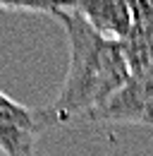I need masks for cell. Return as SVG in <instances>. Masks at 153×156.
<instances>
[{
    "label": "cell",
    "mask_w": 153,
    "mask_h": 156,
    "mask_svg": "<svg viewBox=\"0 0 153 156\" xmlns=\"http://www.w3.org/2000/svg\"><path fill=\"white\" fill-rule=\"evenodd\" d=\"M60 10L74 12L98 34L124 41L132 27L129 0H60Z\"/></svg>",
    "instance_id": "obj_4"
},
{
    "label": "cell",
    "mask_w": 153,
    "mask_h": 156,
    "mask_svg": "<svg viewBox=\"0 0 153 156\" xmlns=\"http://www.w3.org/2000/svg\"><path fill=\"white\" fill-rule=\"evenodd\" d=\"M55 20L65 27L70 41V62L60 94L48 113L53 122L60 125L74 118L89 120L91 113L124 87V82L132 77V67L122 41L98 34L79 15L67 10H60Z\"/></svg>",
    "instance_id": "obj_1"
},
{
    "label": "cell",
    "mask_w": 153,
    "mask_h": 156,
    "mask_svg": "<svg viewBox=\"0 0 153 156\" xmlns=\"http://www.w3.org/2000/svg\"><path fill=\"white\" fill-rule=\"evenodd\" d=\"M93 122H134L153 127V65L132 72L124 87L105 101L96 113L89 115Z\"/></svg>",
    "instance_id": "obj_3"
},
{
    "label": "cell",
    "mask_w": 153,
    "mask_h": 156,
    "mask_svg": "<svg viewBox=\"0 0 153 156\" xmlns=\"http://www.w3.org/2000/svg\"><path fill=\"white\" fill-rule=\"evenodd\" d=\"M2 10L12 12H38V15H60V0H0Z\"/></svg>",
    "instance_id": "obj_6"
},
{
    "label": "cell",
    "mask_w": 153,
    "mask_h": 156,
    "mask_svg": "<svg viewBox=\"0 0 153 156\" xmlns=\"http://www.w3.org/2000/svg\"><path fill=\"white\" fill-rule=\"evenodd\" d=\"M129 7L132 27L122 48L132 72H139L153 65V0H129Z\"/></svg>",
    "instance_id": "obj_5"
},
{
    "label": "cell",
    "mask_w": 153,
    "mask_h": 156,
    "mask_svg": "<svg viewBox=\"0 0 153 156\" xmlns=\"http://www.w3.org/2000/svg\"><path fill=\"white\" fill-rule=\"evenodd\" d=\"M50 122L48 111L29 108L0 89V151L5 156H34L38 135Z\"/></svg>",
    "instance_id": "obj_2"
}]
</instances>
